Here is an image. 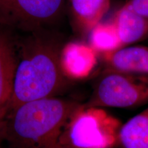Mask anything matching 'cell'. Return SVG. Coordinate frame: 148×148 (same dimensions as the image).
<instances>
[{
  "label": "cell",
  "instance_id": "6da1fadb",
  "mask_svg": "<svg viewBox=\"0 0 148 148\" xmlns=\"http://www.w3.org/2000/svg\"><path fill=\"white\" fill-rule=\"evenodd\" d=\"M64 43L60 35L46 28L16 40L17 63L8 113L24 103L57 97L65 90L69 80L60 65Z\"/></svg>",
  "mask_w": 148,
  "mask_h": 148
},
{
  "label": "cell",
  "instance_id": "7a4b0ae2",
  "mask_svg": "<svg viewBox=\"0 0 148 148\" xmlns=\"http://www.w3.org/2000/svg\"><path fill=\"white\" fill-rule=\"evenodd\" d=\"M80 104L58 97L24 103L7 115L3 139L10 148H59L62 130Z\"/></svg>",
  "mask_w": 148,
  "mask_h": 148
},
{
  "label": "cell",
  "instance_id": "3957f363",
  "mask_svg": "<svg viewBox=\"0 0 148 148\" xmlns=\"http://www.w3.org/2000/svg\"><path fill=\"white\" fill-rule=\"evenodd\" d=\"M148 103V75L103 70L84 106L134 108Z\"/></svg>",
  "mask_w": 148,
  "mask_h": 148
},
{
  "label": "cell",
  "instance_id": "277c9868",
  "mask_svg": "<svg viewBox=\"0 0 148 148\" xmlns=\"http://www.w3.org/2000/svg\"><path fill=\"white\" fill-rule=\"evenodd\" d=\"M99 108L84 104L72 113L59 139V148H112L118 133L105 129V116H100Z\"/></svg>",
  "mask_w": 148,
  "mask_h": 148
},
{
  "label": "cell",
  "instance_id": "5b68a950",
  "mask_svg": "<svg viewBox=\"0 0 148 148\" xmlns=\"http://www.w3.org/2000/svg\"><path fill=\"white\" fill-rule=\"evenodd\" d=\"M67 0H0V25L25 32L45 29L65 11Z\"/></svg>",
  "mask_w": 148,
  "mask_h": 148
},
{
  "label": "cell",
  "instance_id": "8992f818",
  "mask_svg": "<svg viewBox=\"0 0 148 148\" xmlns=\"http://www.w3.org/2000/svg\"><path fill=\"white\" fill-rule=\"evenodd\" d=\"M16 63V40L5 31H0V134L10 110Z\"/></svg>",
  "mask_w": 148,
  "mask_h": 148
},
{
  "label": "cell",
  "instance_id": "52a82bcc",
  "mask_svg": "<svg viewBox=\"0 0 148 148\" xmlns=\"http://www.w3.org/2000/svg\"><path fill=\"white\" fill-rule=\"evenodd\" d=\"M98 53L88 42L72 40L64 43L60 52V65L69 80L87 77L95 69Z\"/></svg>",
  "mask_w": 148,
  "mask_h": 148
},
{
  "label": "cell",
  "instance_id": "ba28073f",
  "mask_svg": "<svg viewBox=\"0 0 148 148\" xmlns=\"http://www.w3.org/2000/svg\"><path fill=\"white\" fill-rule=\"evenodd\" d=\"M100 55L104 70L148 75V46H124Z\"/></svg>",
  "mask_w": 148,
  "mask_h": 148
},
{
  "label": "cell",
  "instance_id": "9c48e42d",
  "mask_svg": "<svg viewBox=\"0 0 148 148\" xmlns=\"http://www.w3.org/2000/svg\"><path fill=\"white\" fill-rule=\"evenodd\" d=\"M72 28L82 37L103 19L110 5V0H67Z\"/></svg>",
  "mask_w": 148,
  "mask_h": 148
},
{
  "label": "cell",
  "instance_id": "30bf717a",
  "mask_svg": "<svg viewBox=\"0 0 148 148\" xmlns=\"http://www.w3.org/2000/svg\"><path fill=\"white\" fill-rule=\"evenodd\" d=\"M111 20L123 47L148 38V18L133 10L127 1L116 11Z\"/></svg>",
  "mask_w": 148,
  "mask_h": 148
},
{
  "label": "cell",
  "instance_id": "8fae6325",
  "mask_svg": "<svg viewBox=\"0 0 148 148\" xmlns=\"http://www.w3.org/2000/svg\"><path fill=\"white\" fill-rule=\"evenodd\" d=\"M118 139L123 148H148V107L121 125Z\"/></svg>",
  "mask_w": 148,
  "mask_h": 148
},
{
  "label": "cell",
  "instance_id": "7c38bea8",
  "mask_svg": "<svg viewBox=\"0 0 148 148\" xmlns=\"http://www.w3.org/2000/svg\"><path fill=\"white\" fill-rule=\"evenodd\" d=\"M88 43L98 54L111 52L123 47L112 20L99 22L88 33Z\"/></svg>",
  "mask_w": 148,
  "mask_h": 148
},
{
  "label": "cell",
  "instance_id": "4fadbf2b",
  "mask_svg": "<svg viewBox=\"0 0 148 148\" xmlns=\"http://www.w3.org/2000/svg\"><path fill=\"white\" fill-rule=\"evenodd\" d=\"M127 1L133 10L148 18V0H127Z\"/></svg>",
  "mask_w": 148,
  "mask_h": 148
},
{
  "label": "cell",
  "instance_id": "5bb4252c",
  "mask_svg": "<svg viewBox=\"0 0 148 148\" xmlns=\"http://www.w3.org/2000/svg\"><path fill=\"white\" fill-rule=\"evenodd\" d=\"M3 140V137H2V134H0V148H1V141Z\"/></svg>",
  "mask_w": 148,
  "mask_h": 148
},
{
  "label": "cell",
  "instance_id": "9a60e30c",
  "mask_svg": "<svg viewBox=\"0 0 148 148\" xmlns=\"http://www.w3.org/2000/svg\"></svg>",
  "mask_w": 148,
  "mask_h": 148
}]
</instances>
